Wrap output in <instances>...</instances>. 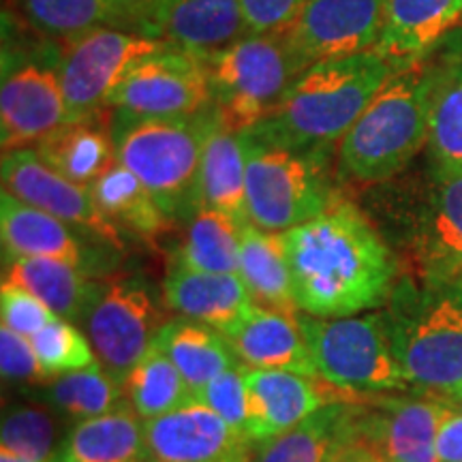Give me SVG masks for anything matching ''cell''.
Masks as SVG:
<instances>
[{
    "label": "cell",
    "instance_id": "8d00e7d4",
    "mask_svg": "<svg viewBox=\"0 0 462 462\" xmlns=\"http://www.w3.org/2000/svg\"><path fill=\"white\" fill-rule=\"evenodd\" d=\"M15 5L32 31L65 43L97 28H116L107 0H15Z\"/></svg>",
    "mask_w": 462,
    "mask_h": 462
},
{
    "label": "cell",
    "instance_id": "277c9868",
    "mask_svg": "<svg viewBox=\"0 0 462 462\" xmlns=\"http://www.w3.org/2000/svg\"><path fill=\"white\" fill-rule=\"evenodd\" d=\"M383 319L411 390L452 401L462 388V287L407 276L396 282Z\"/></svg>",
    "mask_w": 462,
    "mask_h": 462
},
{
    "label": "cell",
    "instance_id": "f6af8a7d",
    "mask_svg": "<svg viewBox=\"0 0 462 462\" xmlns=\"http://www.w3.org/2000/svg\"><path fill=\"white\" fill-rule=\"evenodd\" d=\"M337 462H383L377 454H373L371 449L364 448L362 443H354L351 448H346L343 454L338 456Z\"/></svg>",
    "mask_w": 462,
    "mask_h": 462
},
{
    "label": "cell",
    "instance_id": "d6986e66",
    "mask_svg": "<svg viewBox=\"0 0 462 462\" xmlns=\"http://www.w3.org/2000/svg\"><path fill=\"white\" fill-rule=\"evenodd\" d=\"M364 401L366 396L334 401L282 435L253 443L248 462H337L360 441Z\"/></svg>",
    "mask_w": 462,
    "mask_h": 462
},
{
    "label": "cell",
    "instance_id": "ffe728a7",
    "mask_svg": "<svg viewBox=\"0 0 462 462\" xmlns=\"http://www.w3.org/2000/svg\"><path fill=\"white\" fill-rule=\"evenodd\" d=\"M60 218L24 204L3 190L0 195V238L5 257H45L65 262L88 276L103 259Z\"/></svg>",
    "mask_w": 462,
    "mask_h": 462
},
{
    "label": "cell",
    "instance_id": "7402d4cb",
    "mask_svg": "<svg viewBox=\"0 0 462 462\" xmlns=\"http://www.w3.org/2000/svg\"><path fill=\"white\" fill-rule=\"evenodd\" d=\"M165 302L180 317L206 323L221 334L238 326L255 309L240 274L201 273L173 262L163 282Z\"/></svg>",
    "mask_w": 462,
    "mask_h": 462
},
{
    "label": "cell",
    "instance_id": "836d02e7",
    "mask_svg": "<svg viewBox=\"0 0 462 462\" xmlns=\"http://www.w3.org/2000/svg\"><path fill=\"white\" fill-rule=\"evenodd\" d=\"M242 227L245 225L225 212L199 208L171 259L201 273L238 274Z\"/></svg>",
    "mask_w": 462,
    "mask_h": 462
},
{
    "label": "cell",
    "instance_id": "484cf974",
    "mask_svg": "<svg viewBox=\"0 0 462 462\" xmlns=\"http://www.w3.org/2000/svg\"><path fill=\"white\" fill-rule=\"evenodd\" d=\"M3 285L32 293L71 323H84L101 289L82 270L45 257H5Z\"/></svg>",
    "mask_w": 462,
    "mask_h": 462
},
{
    "label": "cell",
    "instance_id": "f1b7e54d",
    "mask_svg": "<svg viewBox=\"0 0 462 462\" xmlns=\"http://www.w3.org/2000/svg\"><path fill=\"white\" fill-rule=\"evenodd\" d=\"M31 148L67 180L88 189L118 161L112 126L97 120L65 123Z\"/></svg>",
    "mask_w": 462,
    "mask_h": 462
},
{
    "label": "cell",
    "instance_id": "ee69618b",
    "mask_svg": "<svg viewBox=\"0 0 462 462\" xmlns=\"http://www.w3.org/2000/svg\"><path fill=\"white\" fill-rule=\"evenodd\" d=\"M437 460L462 462V407L449 402L437 432Z\"/></svg>",
    "mask_w": 462,
    "mask_h": 462
},
{
    "label": "cell",
    "instance_id": "ab89813d",
    "mask_svg": "<svg viewBox=\"0 0 462 462\" xmlns=\"http://www.w3.org/2000/svg\"><path fill=\"white\" fill-rule=\"evenodd\" d=\"M0 371L9 383L31 385V388H37L50 379V374L39 364L31 338L9 330L7 326L0 328Z\"/></svg>",
    "mask_w": 462,
    "mask_h": 462
},
{
    "label": "cell",
    "instance_id": "2e32d148",
    "mask_svg": "<svg viewBox=\"0 0 462 462\" xmlns=\"http://www.w3.org/2000/svg\"><path fill=\"white\" fill-rule=\"evenodd\" d=\"M449 401L394 392L364 401L360 441L383 462H439L437 432Z\"/></svg>",
    "mask_w": 462,
    "mask_h": 462
},
{
    "label": "cell",
    "instance_id": "6da1fadb",
    "mask_svg": "<svg viewBox=\"0 0 462 462\" xmlns=\"http://www.w3.org/2000/svg\"><path fill=\"white\" fill-rule=\"evenodd\" d=\"M282 236L298 310L340 319L388 304L398 282L396 259L356 204L338 198Z\"/></svg>",
    "mask_w": 462,
    "mask_h": 462
},
{
    "label": "cell",
    "instance_id": "7a4b0ae2",
    "mask_svg": "<svg viewBox=\"0 0 462 462\" xmlns=\"http://www.w3.org/2000/svg\"><path fill=\"white\" fill-rule=\"evenodd\" d=\"M398 67L377 50L317 62L293 79L273 112L246 131L279 146L328 152Z\"/></svg>",
    "mask_w": 462,
    "mask_h": 462
},
{
    "label": "cell",
    "instance_id": "d590c367",
    "mask_svg": "<svg viewBox=\"0 0 462 462\" xmlns=\"http://www.w3.org/2000/svg\"><path fill=\"white\" fill-rule=\"evenodd\" d=\"M65 439L54 411L45 404H11L3 415L0 452L32 462H58Z\"/></svg>",
    "mask_w": 462,
    "mask_h": 462
},
{
    "label": "cell",
    "instance_id": "ba28073f",
    "mask_svg": "<svg viewBox=\"0 0 462 462\" xmlns=\"http://www.w3.org/2000/svg\"><path fill=\"white\" fill-rule=\"evenodd\" d=\"M204 62L212 106L234 131H246L265 118L300 75L281 32H248Z\"/></svg>",
    "mask_w": 462,
    "mask_h": 462
},
{
    "label": "cell",
    "instance_id": "f35d334b",
    "mask_svg": "<svg viewBox=\"0 0 462 462\" xmlns=\"http://www.w3.org/2000/svg\"><path fill=\"white\" fill-rule=\"evenodd\" d=\"M206 407L227 421L231 429L246 435V388H245V364L229 368L208 381L204 388L193 394ZM248 437V435H246Z\"/></svg>",
    "mask_w": 462,
    "mask_h": 462
},
{
    "label": "cell",
    "instance_id": "44dd1931",
    "mask_svg": "<svg viewBox=\"0 0 462 462\" xmlns=\"http://www.w3.org/2000/svg\"><path fill=\"white\" fill-rule=\"evenodd\" d=\"M236 360L248 368L289 371L317 377L298 310L255 309L223 334Z\"/></svg>",
    "mask_w": 462,
    "mask_h": 462
},
{
    "label": "cell",
    "instance_id": "4dcf8cb0",
    "mask_svg": "<svg viewBox=\"0 0 462 462\" xmlns=\"http://www.w3.org/2000/svg\"><path fill=\"white\" fill-rule=\"evenodd\" d=\"M240 279L262 309L298 310L282 231H265L246 223L240 238Z\"/></svg>",
    "mask_w": 462,
    "mask_h": 462
},
{
    "label": "cell",
    "instance_id": "d4e9b609",
    "mask_svg": "<svg viewBox=\"0 0 462 462\" xmlns=\"http://www.w3.org/2000/svg\"><path fill=\"white\" fill-rule=\"evenodd\" d=\"M462 20V0H385L377 51L402 62L430 54Z\"/></svg>",
    "mask_w": 462,
    "mask_h": 462
},
{
    "label": "cell",
    "instance_id": "f546056e",
    "mask_svg": "<svg viewBox=\"0 0 462 462\" xmlns=\"http://www.w3.org/2000/svg\"><path fill=\"white\" fill-rule=\"evenodd\" d=\"M152 345L180 371L190 394L240 364L221 332L189 317L165 321Z\"/></svg>",
    "mask_w": 462,
    "mask_h": 462
},
{
    "label": "cell",
    "instance_id": "e0dca14e",
    "mask_svg": "<svg viewBox=\"0 0 462 462\" xmlns=\"http://www.w3.org/2000/svg\"><path fill=\"white\" fill-rule=\"evenodd\" d=\"M152 462H248L253 441L195 398L143 420Z\"/></svg>",
    "mask_w": 462,
    "mask_h": 462
},
{
    "label": "cell",
    "instance_id": "4fadbf2b",
    "mask_svg": "<svg viewBox=\"0 0 462 462\" xmlns=\"http://www.w3.org/2000/svg\"><path fill=\"white\" fill-rule=\"evenodd\" d=\"M3 190L24 204L60 218L75 229H82L109 248L120 251L123 236L120 229L103 215L95 195L88 187H79L34 152V148H17L3 152L0 163Z\"/></svg>",
    "mask_w": 462,
    "mask_h": 462
},
{
    "label": "cell",
    "instance_id": "7bdbcfd3",
    "mask_svg": "<svg viewBox=\"0 0 462 462\" xmlns=\"http://www.w3.org/2000/svg\"><path fill=\"white\" fill-rule=\"evenodd\" d=\"M107 5L112 9L116 28L154 37L171 0H107Z\"/></svg>",
    "mask_w": 462,
    "mask_h": 462
},
{
    "label": "cell",
    "instance_id": "74e56055",
    "mask_svg": "<svg viewBox=\"0 0 462 462\" xmlns=\"http://www.w3.org/2000/svg\"><path fill=\"white\" fill-rule=\"evenodd\" d=\"M31 343L39 364L50 377L82 371L99 362L88 337L62 317H56L43 330L31 337Z\"/></svg>",
    "mask_w": 462,
    "mask_h": 462
},
{
    "label": "cell",
    "instance_id": "5b68a950",
    "mask_svg": "<svg viewBox=\"0 0 462 462\" xmlns=\"http://www.w3.org/2000/svg\"><path fill=\"white\" fill-rule=\"evenodd\" d=\"M212 118L215 106L184 118H112L116 157L171 223H189L199 212V167Z\"/></svg>",
    "mask_w": 462,
    "mask_h": 462
},
{
    "label": "cell",
    "instance_id": "9c48e42d",
    "mask_svg": "<svg viewBox=\"0 0 462 462\" xmlns=\"http://www.w3.org/2000/svg\"><path fill=\"white\" fill-rule=\"evenodd\" d=\"M171 48L140 32L103 26L67 43L58 60L67 123L99 120L109 109V97L137 60Z\"/></svg>",
    "mask_w": 462,
    "mask_h": 462
},
{
    "label": "cell",
    "instance_id": "60d3db41",
    "mask_svg": "<svg viewBox=\"0 0 462 462\" xmlns=\"http://www.w3.org/2000/svg\"><path fill=\"white\" fill-rule=\"evenodd\" d=\"M0 317H3V326H7L9 330L31 338L39 330H43L50 321H54L58 315L32 293L3 285L0 289Z\"/></svg>",
    "mask_w": 462,
    "mask_h": 462
},
{
    "label": "cell",
    "instance_id": "b9f144b4",
    "mask_svg": "<svg viewBox=\"0 0 462 462\" xmlns=\"http://www.w3.org/2000/svg\"><path fill=\"white\" fill-rule=\"evenodd\" d=\"M248 32H285L298 20L306 0H240Z\"/></svg>",
    "mask_w": 462,
    "mask_h": 462
},
{
    "label": "cell",
    "instance_id": "d6a6232c",
    "mask_svg": "<svg viewBox=\"0 0 462 462\" xmlns=\"http://www.w3.org/2000/svg\"><path fill=\"white\" fill-rule=\"evenodd\" d=\"M97 204L116 227H126L143 240L165 234L171 221L165 217L150 190L131 170L116 161L90 187Z\"/></svg>",
    "mask_w": 462,
    "mask_h": 462
},
{
    "label": "cell",
    "instance_id": "7dc6e473",
    "mask_svg": "<svg viewBox=\"0 0 462 462\" xmlns=\"http://www.w3.org/2000/svg\"><path fill=\"white\" fill-rule=\"evenodd\" d=\"M449 402H454V404H458V407H462V388H460L458 394H456Z\"/></svg>",
    "mask_w": 462,
    "mask_h": 462
},
{
    "label": "cell",
    "instance_id": "bcb514c9",
    "mask_svg": "<svg viewBox=\"0 0 462 462\" xmlns=\"http://www.w3.org/2000/svg\"><path fill=\"white\" fill-rule=\"evenodd\" d=\"M0 462H32V460H24V458H17V456H11L7 452H0Z\"/></svg>",
    "mask_w": 462,
    "mask_h": 462
},
{
    "label": "cell",
    "instance_id": "7c38bea8",
    "mask_svg": "<svg viewBox=\"0 0 462 462\" xmlns=\"http://www.w3.org/2000/svg\"><path fill=\"white\" fill-rule=\"evenodd\" d=\"M385 0H306L298 20L281 32L300 69L374 50Z\"/></svg>",
    "mask_w": 462,
    "mask_h": 462
},
{
    "label": "cell",
    "instance_id": "83f0119b",
    "mask_svg": "<svg viewBox=\"0 0 462 462\" xmlns=\"http://www.w3.org/2000/svg\"><path fill=\"white\" fill-rule=\"evenodd\" d=\"M58 462H152L143 420L131 404L78 421L67 432Z\"/></svg>",
    "mask_w": 462,
    "mask_h": 462
},
{
    "label": "cell",
    "instance_id": "603a6c76",
    "mask_svg": "<svg viewBox=\"0 0 462 462\" xmlns=\"http://www.w3.org/2000/svg\"><path fill=\"white\" fill-rule=\"evenodd\" d=\"M240 0H171L154 39L173 50L208 58L246 37Z\"/></svg>",
    "mask_w": 462,
    "mask_h": 462
},
{
    "label": "cell",
    "instance_id": "5bb4252c",
    "mask_svg": "<svg viewBox=\"0 0 462 462\" xmlns=\"http://www.w3.org/2000/svg\"><path fill=\"white\" fill-rule=\"evenodd\" d=\"M67 123L58 67L5 51L0 86V146L3 152L31 148Z\"/></svg>",
    "mask_w": 462,
    "mask_h": 462
},
{
    "label": "cell",
    "instance_id": "30bf717a",
    "mask_svg": "<svg viewBox=\"0 0 462 462\" xmlns=\"http://www.w3.org/2000/svg\"><path fill=\"white\" fill-rule=\"evenodd\" d=\"M210 106L204 58L173 48L137 60L109 97V112L135 118H184Z\"/></svg>",
    "mask_w": 462,
    "mask_h": 462
},
{
    "label": "cell",
    "instance_id": "8992f818",
    "mask_svg": "<svg viewBox=\"0 0 462 462\" xmlns=\"http://www.w3.org/2000/svg\"><path fill=\"white\" fill-rule=\"evenodd\" d=\"M246 154L248 221L287 231L323 215L338 199L328 154L279 146L240 131Z\"/></svg>",
    "mask_w": 462,
    "mask_h": 462
},
{
    "label": "cell",
    "instance_id": "3957f363",
    "mask_svg": "<svg viewBox=\"0 0 462 462\" xmlns=\"http://www.w3.org/2000/svg\"><path fill=\"white\" fill-rule=\"evenodd\" d=\"M430 54L402 62L338 143V176L379 184L402 171L429 143Z\"/></svg>",
    "mask_w": 462,
    "mask_h": 462
},
{
    "label": "cell",
    "instance_id": "ac0fdd59",
    "mask_svg": "<svg viewBox=\"0 0 462 462\" xmlns=\"http://www.w3.org/2000/svg\"><path fill=\"white\" fill-rule=\"evenodd\" d=\"M326 385L309 374L245 366L248 439L253 443L268 441L298 426L326 404L343 398H364L354 394L332 396Z\"/></svg>",
    "mask_w": 462,
    "mask_h": 462
},
{
    "label": "cell",
    "instance_id": "8fae6325",
    "mask_svg": "<svg viewBox=\"0 0 462 462\" xmlns=\"http://www.w3.org/2000/svg\"><path fill=\"white\" fill-rule=\"evenodd\" d=\"M163 323L157 302L142 282L114 279L101 282L82 326L97 360L109 377L125 385Z\"/></svg>",
    "mask_w": 462,
    "mask_h": 462
},
{
    "label": "cell",
    "instance_id": "1f68e13d",
    "mask_svg": "<svg viewBox=\"0 0 462 462\" xmlns=\"http://www.w3.org/2000/svg\"><path fill=\"white\" fill-rule=\"evenodd\" d=\"M32 390L34 401L50 407L60 418H67L71 424L99 418L129 404L123 385L109 377L99 362L82 371L56 374Z\"/></svg>",
    "mask_w": 462,
    "mask_h": 462
},
{
    "label": "cell",
    "instance_id": "52a82bcc",
    "mask_svg": "<svg viewBox=\"0 0 462 462\" xmlns=\"http://www.w3.org/2000/svg\"><path fill=\"white\" fill-rule=\"evenodd\" d=\"M317 379L354 396L409 392L392 351L383 313L323 319L298 310Z\"/></svg>",
    "mask_w": 462,
    "mask_h": 462
},
{
    "label": "cell",
    "instance_id": "9a60e30c",
    "mask_svg": "<svg viewBox=\"0 0 462 462\" xmlns=\"http://www.w3.org/2000/svg\"><path fill=\"white\" fill-rule=\"evenodd\" d=\"M411 279L462 287V171L430 167V184L411 234Z\"/></svg>",
    "mask_w": 462,
    "mask_h": 462
},
{
    "label": "cell",
    "instance_id": "e575fe53",
    "mask_svg": "<svg viewBox=\"0 0 462 462\" xmlns=\"http://www.w3.org/2000/svg\"><path fill=\"white\" fill-rule=\"evenodd\" d=\"M123 390L131 409L142 420L170 413L193 398L180 371L154 345L135 364V368L125 381Z\"/></svg>",
    "mask_w": 462,
    "mask_h": 462
},
{
    "label": "cell",
    "instance_id": "4316f807",
    "mask_svg": "<svg viewBox=\"0 0 462 462\" xmlns=\"http://www.w3.org/2000/svg\"><path fill=\"white\" fill-rule=\"evenodd\" d=\"M199 208L218 210L246 225V154L242 133L223 123L215 107L199 167Z\"/></svg>",
    "mask_w": 462,
    "mask_h": 462
},
{
    "label": "cell",
    "instance_id": "cb8c5ba5",
    "mask_svg": "<svg viewBox=\"0 0 462 462\" xmlns=\"http://www.w3.org/2000/svg\"><path fill=\"white\" fill-rule=\"evenodd\" d=\"M430 163L462 171V28H454L430 51Z\"/></svg>",
    "mask_w": 462,
    "mask_h": 462
}]
</instances>
